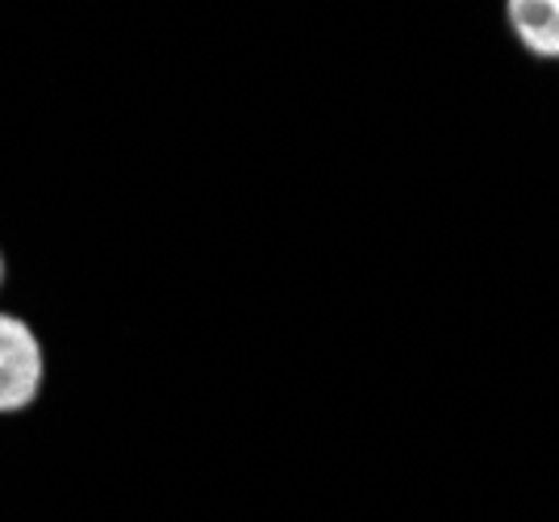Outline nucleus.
Instances as JSON below:
<instances>
[{
  "mask_svg": "<svg viewBox=\"0 0 559 522\" xmlns=\"http://www.w3.org/2000/svg\"><path fill=\"white\" fill-rule=\"evenodd\" d=\"M9 285V260H4V251H0V288Z\"/></svg>",
  "mask_w": 559,
  "mask_h": 522,
  "instance_id": "obj_3",
  "label": "nucleus"
},
{
  "mask_svg": "<svg viewBox=\"0 0 559 522\" xmlns=\"http://www.w3.org/2000/svg\"><path fill=\"white\" fill-rule=\"evenodd\" d=\"M47 393V343L34 322L0 309V418H22Z\"/></svg>",
  "mask_w": 559,
  "mask_h": 522,
  "instance_id": "obj_1",
  "label": "nucleus"
},
{
  "mask_svg": "<svg viewBox=\"0 0 559 522\" xmlns=\"http://www.w3.org/2000/svg\"><path fill=\"white\" fill-rule=\"evenodd\" d=\"M510 29L535 59H559V0H513Z\"/></svg>",
  "mask_w": 559,
  "mask_h": 522,
  "instance_id": "obj_2",
  "label": "nucleus"
}]
</instances>
